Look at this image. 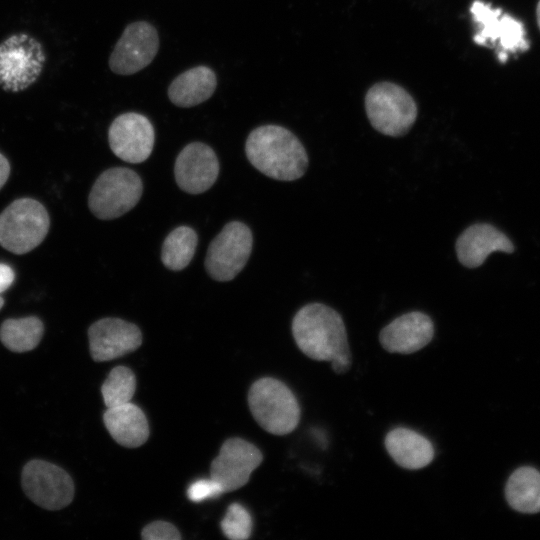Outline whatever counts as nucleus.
Instances as JSON below:
<instances>
[{
  "label": "nucleus",
  "instance_id": "nucleus-1",
  "mask_svg": "<svg viewBox=\"0 0 540 540\" xmlns=\"http://www.w3.org/2000/svg\"><path fill=\"white\" fill-rule=\"evenodd\" d=\"M292 334L298 348L316 361H330L337 374L352 365L346 328L341 315L322 303H310L295 314Z\"/></svg>",
  "mask_w": 540,
  "mask_h": 540
},
{
  "label": "nucleus",
  "instance_id": "nucleus-2",
  "mask_svg": "<svg viewBox=\"0 0 540 540\" xmlns=\"http://www.w3.org/2000/svg\"><path fill=\"white\" fill-rule=\"evenodd\" d=\"M245 152L257 170L275 180L299 179L308 167V155L300 140L278 125L255 128L247 137Z\"/></svg>",
  "mask_w": 540,
  "mask_h": 540
},
{
  "label": "nucleus",
  "instance_id": "nucleus-3",
  "mask_svg": "<svg viewBox=\"0 0 540 540\" xmlns=\"http://www.w3.org/2000/svg\"><path fill=\"white\" fill-rule=\"evenodd\" d=\"M248 404L256 422L271 434H289L299 424L301 410L295 395L275 378L255 381L248 392Z\"/></svg>",
  "mask_w": 540,
  "mask_h": 540
},
{
  "label": "nucleus",
  "instance_id": "nucleus-4",
  "mask_svg": "<svg viewBox=\"0 0 540 540\" xmlns=\"http://www.w3.org/2000/svg\"><path fill=\"white\" fill-rule=\"evenodd\" d=\"M49 227L43 204L29 197L18 198L0 213V245L13 254H26L43 242Z\"/></svg>",
  "mask_w": 540,
  "mask_h": 540
},
{
  "label": "nucleus",
  "instance_id": "nucleus-5",
  "mask_svg": "<svg viewBox=\"0 0 540 540\" xmlns=\"http://www.w3.org/2000/svg\"><path fill=\"white\" fill-rule=\"evenodd\" d=\"M142 193V180L134 170L113 167L95 180L88 196V207L98 219H115L135 207Z\"/></svg>",
  "mask_w": 540,
  "mask_h": 540
},
{
  "label": "nucleus",
  "instance_id": "nucleus-6",
  "mask_svg": "<svg viewBox=\"0 0 540 540\" xmlns=\"http://www.w3.org/2000/svg\"><path fill=\"white\" fill-rule=\"evenodd\" d=\"M365 109L374 129L392 137L406 134L417 118L414 99L405 89L390 82H381L369 89Z\"/></svg>",
  "mask_w": 540,
  "mask_h": 540
},
{
  "label": "nucleus",
  "instance_id": "nucleus-7",
  "mask_svg": "<svg viewBox=\"0 0 540 540\" xmlns=\"http://www.w3.org/2000/svg\"><path fill=\"white\" fill-rule=\"evenodd\" d=\"M45 53L33 37L18 33L0 44V87L6 92H20L40 76Z\"/></svg>",
  "mask_w": 540,
  "mask_h": 540
},
{
  "label": "nucleus",
  "instance_id": "nucleus-8",
  "mask_svg": "<svg viewBox=\"0 0 540 540\" xmlns=\"http://www.w3.org/2000/svg\"><path fill=\"white\" fill-rule=\"evenodd\" d=\"M253 245L250 228L242 222L227 223L211 241L205 269L208 275L220 282L234 279L245 267Z\"/></svg>",
  "mask_w": 540,
  "mask_h": 540
},
{
  "label": "nucleus",
  "instance_id": "nucleus-9",
  "mask_svg": "<svg viewBox=\"0 0 540 540\" xmlns=\"http://www.w3.org/2000/svg\"><path fill=\"white\" fill-rule=\"evenodd\" d=\"M21 485L33 503L50 511L68 506L74 497L70 475L59 466L43 460H31L24 466Z\"/></svg>",
  "mask_w": 540,
  "mask_h": 540
},
{
  "label": "nucleus",
  "instance_id": "nucleus-10",
  "mask_svg": "<svg viewBox=\"0 0 540 540\" xmlns=\"http://www.w3.org/2000/svg\"><path fill=\"white\" fill-rule=\"evenodd\" d=\"M471 13L479 24V32L474 41L479 45L499 42L498 58L505 62L509 52L525 51L529 48L523 24L500 9H493L490 4L476 0L471 5Z\"/></svg>",
  "mask_w": 540,
  "mask_h": 540
},
{
  "label": "nucleus",
  "instance_id": "nucleus-11",
  "mask_svg": "<svg viewBox=\"0 0 540 540\" xmlns=\"http://www.w3.org/2000/svg\"><path fill=\"white\" fill-rule=\"evenodd\" d=\"M158 49L157 30L148 22H133L117 41L109 58V67L119 75L134 74L152 62Z\"/></svg>",
  "mask_w": 540,
  "mask_h": 540
},
{
  "label": "nucleus",
  "instance_id": "nucleus-12",
  "mask_svg": "<svg viewBox=\"0 0 540 540\" xmlns=\"http://www.w3.org/2000/svg\"><path fill=\"white\" fill-rule=\"evenodd\" d=\"M262 460L261 451L252 443L230 438L222 444L218 456L212 461L210 476L224 492L234 491L249 481L251 473Z\"/></svg>",
  "mask_w": 540,
  "mask_h": 540
},
{
  "label": "nucleus",
  "instance_id": "nucleus-13",
  "mask_svg": "<svg viewBox=\"0 0 540 540\" xmlns=\"http://www.w3.org/2000/svg\"><path fill=\"white\" fill-rule=\"evenodd\" d=\"M154 138L150 120L135 112L117 116L108 130L112 152L121 160L133 164L144 162L150 156Z\"/></svg>",
  "mask_w": 540,
  "mask_h": 540
},
{
  "label": "nucleus",
  "instance_id": "nucleus-14",
  "mask_svg": "<svg viewBox=\"0 0 540 540\" xmlns=\"http://www.w3.org/2000/svg\"><path fill=\"white\" fill-rule=\"evenodd\" d=\"M90 354L94 361L116 359L135 351L142 344L138 326L120 318L106 317L88 329Z\"/></svg>",
  "mask_w": 540,
  "mask_h": 540
},
{
  "label": "nucleus",
  "instance_id": "nucleus-15",
  "mask_svg": "<svg viewBox=\"0 0 540 540\" xmlns=\"http://www.w3.org/2000/svg\"><path fill=\"white\" fill-rule=\"evenodd\" d=\"M219 174V162L214 150L202 142L186 145L178 154L174 175L179 188L190 194L207 191Z\"/></svg>",
  "mask_w": 540,
  "mask_h": 540
},
{
  "label": "nucleus",
  "instance_id": "nucleus-16",
  "mask_svg": "<svg viewBox=\"0 0 540 540\" xmlns=\"http://www.w3.org/2000/svg\"><path fill=\"white\" fill-rule=\"evenodd\" d=\"M433 336L432 319L423 312L412 311L386 325L380 331L379 341L390 353L411 354L429 344Z\"/></svg>",
  "mask_w": 540,
  "mask_h": 540
},
{
  "label": "nucleus",
  "instance_id": "nucleus-17",
  "mask_svg": "<svg viewBox=\"0 0 540 540\" xmlns=\"http://www.w3.org/2000/svg\"><path fill=\"white\" fill-rule=\"evenodd\" d=\"M459 262L468 268H476L496 251L511 253L514 250L510 239L488 223H477L466 228L455 244Z\"/></svg>",
  "mask_w": 540,
  "mask_h": 540
},
{
  "label": "nucleus",
  "instance_id": "nucleus-18",
  "mask_svg": "<svg viewBox=\"0 0 540 540\" xmlns=\"http://www.w3.org/2000/svg\"><path fill=\"white\" fill-rule=\"evenodd\" d=\"M384 445L396 464L408 470H418L428 466L435 455L432 443L425 436L404 427L389 431Z\"/></svg>",
  "mask_w": 540,
  "mask_h": 540
},
{
  "label": "nucleus",
  "instance_id": "nucleus-19",
  "mask_svg": "<svg viewBox=\"0 0 540 540\" xmlns=\"http://www.w3.org/2000/svg\"><path fill=\"white\" fill-rule=\"evenodd\" d=\"M103 421L111 437L121 446L136 448L149 437V424L144 412L130 402L107 408Z\"/></svg>",
  "mask_w": 540,
  "mask_h": 540
},
{
  "label": "nucleus",
  "instance_id": "nucleus-20",
  "mask_svg": "<svg viewBox=\"0 0 540 540\" xmlns=\"http://www.w3.org/2000/svg\"><path fill=\"white\" fill-rule=\"evenodd\" d=\"M216 86L214 71L206 66H197L181 73L172 81L168 88V97L178 107H193L208 100Z\"/></svg>",
  "mask_w": 540,
  "mask_h": 540
},
{
  "label": "nucleus",
  "instance_id": "nucleus-21",
  "mask_svg": "<svg viewBox=\"0 0 540 540\" xmlns=\"http://www.w3.org/2000/svg\"><path fill=\"white\" fill-rule=\"evenodd\" d=\"M505 495L509 505L522 513L540 511V472L532 467H521L509 477Z\"/></svg>",
  "mask_w": 540,
  "mask_h": 540
},
{
  "label": "nucleus",
  "instance_id": "nucleus-22",
  "mask_svg": "<svg viewBox=\"0 0 540 540\" xmlns=\"http://www.w3.org/2000/svg\"><path fill=\"white\" fill-rule=\"evenodd\" d=\"M43 334V322L36 316L8 318L0 326L2 344L15 353H24L35 349Z\"/></svg>",
  "mask_w": 540,
  "mask_h": 540
},
{
  "label": "nucleus",
  "instance_id": "nucleus-23",
  "mask_svg": "<svg viewBox=\"0 0 540 540\" xmlns=\"http://www.w3.org/2000/svg\"><path fill=\"white\" fill-rule=\"evenodd\" d=\"M197 243V233L191 227L179 226L172 230L162 245L161 260L164 266L173 271L186 268L194 256Z\"/></svg>",
  "mask_w": 540,
  "mask_h": 540
},
{
  "label": "nucleus",
  "instance_id": "nucleus-24",
  "mask_svg": "<svg viewBox=\"0 0 540 540\" xmlns=\"http://www.w3.org/2000/svg\"><path fill=\"white\" fill-rule=\"evenodd\" d=\"M135 390V375L125 366L113 368L101 387L103 401L107 408L130 402Z\"/></svg>",
  "mask_w": 540,
  "mask_h": 540
},
{
  "label": "nucleus",
  "instance_id": "nucleus-25",
  "mask_svg": "<svg viewBox=\"0 0 540 540\" xmlns=\"http://www.w3.org/2000/svg\"><path fill=\"white\" fill-rule=\"evenodd\" d=\"M223 534L232 540H245L250 537L252 519L249 512L239 503H232L221 521Z\"/></svg>",
  "mask_w": 540,
  "mask_h": 540
},
{
  "label": "nucleus",
  "instance_id": "nucleus-26",
  "mask_svg": "<svg viewBox=\"0 0 540 540\" xmlns=\"http://www.w3.org/2000/svg\"><path fill=\"white\" fill-rule=\"evenodd\" d=\"M224 493L221 485L212 479H199L187 489V496L193 502H201L208 498H214Z\"/></svg>",
  "mask_w": 540,
  "mask_h": 540
},
{
  "label": "nucleus",
  "instance_id": "nucleus-27",
  "mask_svg": "<svg viewBox=\"0 0 540 540\" xmlns=\"http://www.w3.org/2000/svg\"><path fill=\"white\" fill-rule=\"evenodd\" d=\"M144 540H180L177 528L166 521H154L145 526L141 532Z\"/></svg>",
  "mask_w": 540,
  "mask_h": 540
},
{
  "label": "nucleus",
  "instance_id": "nucleus-28",
  "mask_svg": "<svg viewBox=\"0 0 540 540\" xmlns=\"http://www.w3.org/2000/svg\"><path fill=\"white\" fill-rule=\"evenodd\" d=\"M15 273L13 269L4 263H0V294L5 292L14 282Z\"/></svg>",
  "mask_w": 540,
  "mask_h": 540
},
{
  "label": "nucleus",
  "instance_id": "nucleus-29",
  "mask_svg": "<svg viewBox=\"0 0 540 540\" xmlns=\"http://www.w3.org/2000/svg\"><path fill=\"white\" fill-rule=\"evenodd\" d=\"M10 170L11 167L8 159L0 152V190L7 182Z\"/></svg>",
  "mask_w": 540,
  "mask_h": 540
},
{
  "label": "nucleus",
  "instance_id": "nucleus-30",
  "mask_svg": "<svg viewBox=\"0 0 540 540\" xmlns=\"http://www.w3.org/2000/svg\"><path fill=\"white\" fill-rule=\"evenodd\" d=\"M536 16H537L538 26L540 28V1L538 2V5H537Z\"/></svg>",
  "mask_w": 540,
  "mask_h": 540
},
{
  "label": "nucleus",
  "instance_id": "nucleus-31",
  "mask_svg": "<svg viewBox=\"0 0 540 540\" xmlns=\"http://www.w3.org/2000/svg\"><path fill=\"white\" fill-rule=\"evenodd\" d=\"M4 302H5V301H4V298L0 295V310H1V308L3 307V305H4Z\"/></svg>",
  "mask_w": 540,
  "mask_h": 540
}]
</instances>
